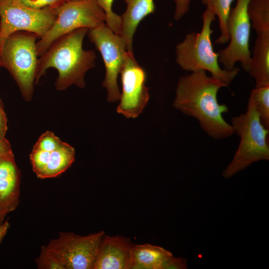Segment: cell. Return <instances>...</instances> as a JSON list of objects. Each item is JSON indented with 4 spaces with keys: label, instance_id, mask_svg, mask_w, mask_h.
I'll use <instances>...</instances> for the list:
<instances>
[{
    "label": "cell",
    "instance_id": "obj_1",
    "mask_svg": "<svg viewBox=\"0 0 269 269\" xmlns=\"http://www.w3.org/2000/svg\"><path fill=\"white\" fill-rule=\"evenodd\" d=\"M227 86L218 79L198 70L179 78L173 106L184 115L195 118L201 128L215 139L228 137L234 134L231 124L222 114L229 109L217 100L220 89Z\"/></svg>",
    "mask_w": 269,
    "mask_h": 269
},
{
    "label": "cell",
    "instance_id": "obj_2",
    "mask_svg": "<svg viewBox=\"0 0 269 269\" xmlns=\"http://www.w3.org/2000/svg\"><path fill=\"white\" fill-rule=\"evenodd\" d=\"M88 29L81 28L68 33L56 39L38 58L35 83L49 68L58 72L55 86L63 91L74 84L83 88L85 86L84 76L95 66L96 54L93 50L83 48V41Z\"/></svg>",
    "mask_w": 269,
    "mask_h": 269
},
{
    "label": "cell",
    "instance_id": "obj_3",
    "mask_svg": "<svg viewBox=\"0 0 269 269\" xmlns=\"http://www.w3.org/2000/svg\"><path fill=\"white\" fill-rule=\"evenodd\" d=\"M215 15L207 10L203 12L202 27L200 32L188 33L175 47L176 62L187 71L205 70L211 76L223 82L227 87L234 80L240 71L236 67L232 70L222 69L219 65L218 53L213 49L211 24L215 20Z\"/></svg>",
    "mask_w": 269,
    "mask_h": 269
},
{
    "label": "cell",
    "instance_id": "obj_4",
    "mask_svg": "<svg viewBox=\"0 0 269 269\" xmlns=\"http://www.w3.org/2000/svg\"><path fill=\"white\" fill-rule=\"evenodd\" d=\"M231 125L240 141L232 161L223 172L222 176L226 179L254 162L269 160V130L261 123L250 97L246 112L233 117Z\"/></svg>",
    "mask_w": 269,
    "mask_h": 269
},
{
    "label": "cell",
    "instance_id": "obj_5",
    "mask_svg": "<svg viewBox=\"0 0 269 269\" xmlns=\"http://www.w3.org/2000/svg\"><path fill=\"white\" fill-rule=\"evenodd\" d=\"M37 38L31 32H15L5 40L0 53L1 66L9 72L27 101L32 98L35 82Z\"/></svg>",
    "mask_w": 269,
    "mask_h": 269
},
{
    "label": "cell",
    "instance_id": "obj_6",
    "mask_svg": "<svg viewBox=\"0 0 269 269\" xmlns=\"http://www.w3.org/2000/svg\"><path fill=\"white\" fill-rule=\"evenodd\" d=\"M56 11L53 24L36 42L39 57L60 37L79 28L97 27L106 20V14L96 0H66L56 6Z\"/></svg>",
    "mask_w": 269,
    "mask_h": 269
},
{
    "label": "cell",
    "instance_id": "obj_7",
    "mask_svg": "<svg viewBox=\"0 0 269 269\" xmlns=\"http://www.w3.org/2000/svg\"><path fill=\"white\" fill-rule=\"evenodd\" d=\"M57 5L36 9L0 0V53L5 40L15 32H31L41 38L56 20Z\"/></svg>",
    "mask_w": 269,
    "mask_h": 269
},
{
    "label": "cell",
    "instance_id": "obj_8",
    "mask_svg": "<svg viewBox=\"0 0 269 269\" xmlns=\"http://www.w3.org/2000/svg\"><path fill=\"white\" fill-rule=\"evenodd\" d=\"M88 36L101 53L104 62L106 76L102 86L107 90L108 100L111 103L117 102L121 94L117 84L118 76L128 52L126 41L105 23L89 29Z\"/></svg>",
    "mask_w": 269,
    "mask_h": 269
},
{
    "label": "cell",
    "instance_id": "obj_9",
    "mask_svg": "<svg viewBox=\"0 0 269 269\" xmlns=\"http://www.w3.org/2000/svg\"><path fill=\"white\" fill-rule=\"evenodd\" d=\"M105 235L103 231L85 236L60 232L45 246L65 269H93Z\"/></svg>",
    "mask_w": 269,
    "mask_h": 269
},
{
    "label": "cell",
    "instance_id": "obj_10",
    "mask_svg": "<svg viewBox=\"0 0 269 269\" xmlns=\"http://www.w3.org/2000/svg\"><path fill=\"white\" fill-rule=\"evenodd\" d=\"M249 0H237L235 7L231 9L227 21L229 34L228 45L218 53V61L224 69L232 70L237 62L248 72L251 59L249 48L251 23L247 13Z\"/></svg>",
    "mask_w": 269,
    "mask_h": 269
},
{
    "label": "cell",
    "instance_id": "obj_11",
    "mask_svg": "<svg viewBox=\"0 0 269 269\" xmlns=\"http://www.w3.org/2000/svg\"><path fill=\"white\" fill-rule=\"evenodd\" d=\"M120 73L122 93L117 112L128 118H135L141 113L149 98L145 86L146 75L135 60L133 52L128 51Z\"/></svg>",
    "mask_w": 269,
    "mask_h": 269
},
{
    "label": "cell",
    "instance_id": "obj_12",
    "mask_svg": "<svg viewBox=\"0 0 269 269\" xmlns=\"http://www.w3.org/2000/svg\"><path fill=\"white\" fill-rule=\"evenodd\" d=\"M133 245L123 236L105 235L93 269H131Z\"/></svg>",
    "mask_w": 269,
    "mask_h": 269
},
{
    "label": "cell",
    "instance_id": "obj_13",
    "mask_svg": "<svg viewBox=\"0 0 269 269\" xmlns=\"http://www.w3.org/2000/svg\"><path fill=\"white\" fill-rule=\"evenodd\" d=\"M20 174L13 154L0 157V217L5 219L17 207Z\"/></svg>",
    "mask_w": 269,
    "mask_h": 269
},
{
    "label": "cell",
    "instance_id": "obj_14",
    "mask_svg": "<svg viewBox=\"0 0 269 269\" xmlns=\"http://www.w3.org/2000/svg\"><path fill=\"white\" fill-rule=\"evenodd\" d=\"M127 8L121 16L120 35L126 41L128 51L133 52L134 35L139 22L147 15L154 12L153 0H125Z\"/></svg>",
    "mask_w": 269,
    "mask_h": 269
},
{
    "label": "cell",
    "instance_id": "obj_15",
    "mask_svg": "<svg viewBox=\"0 0 269 269\" xmlns=\"http://www.w3.org/2000/svg\"><path fill=\"white\" fill-rule=\"evenodd\" d=\"M248 72L255 88L269 86V33L257 34Z\"/></svg>",
    "mask_w": 269,
    "mask_h": 269
},
{
    "label": "cell",
    "instance_id": "obj_16",
    "mask_svg": "<svg viewBox=\"0 0 269 269\" xmlns=\"http://www.w3.org/2000/svg\"><path fill=\"white\" fill-rule=\"evenodd\" d=\"M172 254L150 244H134L131 252V269H161Z\"/></svg>",
    "mask_w": 269,
    "mask_h": 269
},
{
    "label": "cell",
    "instance_id": "obj_17",
    "mask_svg": "<svg viewBox=\"0 0 269 269\" xmlns=\"http://www.w3.org/2000/svg\"><path fill=\"white\" fill-rule=\"evenodd\" d=\"M74 158V148L66 142L62 141L56 149L51 152L45 167L36 176L40 179L56 177L70 167Z\"/></svg>",
    "mask_w": 269,
    "mask_h": 269
},
{
    "label": "cell",
    "instance_id": "obj_18",
    "mask_svg": "<svg viewBox=\"0 0 269 269\" xmlns=\"http://www.w3.org/2000/svg\"><path fill=\"white\" fill-rule=\"evenodd\" d=\"M206 6V10L219 19L220 35L215 41V44H223L229 41V34L227 28V21L231 10V5L235 0H201Z\"/></svg>",
    "mask_w": 269,
    "mask_h": 269
},
{
    "label": "cell",
    "instance_id": "obj_19",
    "mask_svg": "<svg viewBox=\"0 0 269 269\" xmlns=\"http://www.w3.org/2000/svg\"><path fill=\"white\" fill-rule=\"evenodd\" d=\"M247 13L257 34L269 33V0H249Z\"/></svg>",
    "mask_w": 269,
    "mask_h": 269
},
{
    "label": "cell",
    "instance_id": "obj_20",
    "mask_svg": "<svg viewBox=\"0 0 269 269\" xmlns=\"http://www.w3.org/2000/svg\"><path fill=\"white\" fill-rule=\"evenodd\" d=\"M252 99L261 123L269 130V86L255 88L251 92Z\"/></svg>",
    "mask_w": 269,
    "mask_h": 269
},
{
    "label": "cell",
    "instance_id": "obj_21",
    "mask_svg": "<svg viewBox=\"0 0 269 269\" xmlns=\"http://www.w3.org/2000/svg\"><path fill=\"white\" fill-rule=\"evenodd\" d=\"M114 0H96L106 14V24L115 33L120 34L121 31V17L112 9Z\"/></svg>",
    "mask_w": 269,
    "mask_h": 269
},
{
    "label": "cell",
    "instance_id": "obj_22",
    "mask_svg": "<svg viewBox=\"0 0 269 269\" xmlns=\"http://www.w3.org/2000/svg\"><path fill=\"white\" fill-rule=\"evenodd\" d=\"M35 263L39 269H65L63 264L45 246L41 247Z\"/></svg>",
    "mask_w": 269,
    "mask_h": 269
},
{
    "label": "cell",
    "instance_id": "obj_23",
    "mask_svg": "<svg viewBox=\"0 0 269 269\" xmlns=\"http://www.w3.org/2000/svg\"><path fill=\"white\" fill-rule=\"evenodd\" d=\"M61 142L62 141L53 133L47 131L39 137L33 148L51 152L56 149Z\"/></svg>",
    "mask_w": 269,
    "mask_h": 269
},
{
    "label": "cell",
    "instance_id": "obj_24",
    "mask_svg": "<svg viewBox=\"0 0 269 269\" xmlns=\"http://www.w3.org/2000/svg\"><path fill=\"white\" fill-rule=\"evenodd\" d=\"M50 152L33 148L29 155L33 171L36 175L40 172L47 164Z\"/></svg>",
    "mask_w": 269,
    "mask_h": 269
},
{
    "label": "cell",
    "instance_id": "obj_25",
    "mask_svg": "<svg viewBox=\"0 0 269 269\" xmlns=\"http://www.w3.org/2000/svg\"><path fill=\"white\" fill-rule=\"evenodd\" d=\"M18 4L29 7L40 9L59 4L67 0H12Z\"/></svg>",
    "mask_w": 269,
    "mask_h": 269
},
{
    "label": "cell",
    "instance_id": "obj_26",
    "mask_svg": "<svg viewBox=\"0 0 269 269\" xmlns=\"http://www.w3.org/2000/svg\"><path fill=\"white\" fill-rule=\"evenodd\" d=\"M187 260L182 258H176L171 256L163 264L161 269H186Z\"/></svg>",
    "mask_w": 269,
    "mask_h": 269
},
{
    "label": "cell",
    "instance_id": "obj_27",
    "mask_svg": "<svg viewBox=\"0 0 269 269\" xmlns=\"http://www.w3.org/2000/svg\"><path fill=\"white\" fill-rule=\"evenodd\" d=\"M173 1L175 5L174 19L179 20L188 11L192 0H173Z\"/></svg>",
    "mask_w": 269,
    "mask_h": 269
},
{
    "label": "cell",
    "instance_id": "obj_28",
    "mask_svg": "<svg viewBox=\"0 0 269 269\" xmlns=\"http://www.w3.org/2000/svg\"><path fill=\"white\" fill-rule=\"evenodd\" d=\"M7 129V118L0 100V138H5Z\"/></svg>",
    "mask_w": 269,
    "mask_h": 269
},
{
    "label": "cell",
    "instance_id": "obj_29",
    "mask_svg": "<svg viewBox=\"0 0 269 269\" xmlns=\"http://www.w3.org/2000/svg\"><path fill=\"white\" fill-rule=\"evenodd\" d=\"M13 153L9 142L5 138H0V157Z\"/></svg>",
    "mask_w": 269,
    "mask_h": 269
},
{
    "label": "cell",
    "instance_id": "obj_30",
    "mask_svg": "<svg viewBox=\"0 0 269 269\" xmlns=\"http://www.w3.org/2000/svg\"><path fill=\"white\" fill-rule=\"evenodd\" d=\"M9 228L10 224L8 219L5 221H3V223L0 225V243L7 234Z\"/></svg>",
    "mask_w": 269,
    "mask_h": 269
},
{
    "label": "cell",
    "instance_id": "obj_31",
    "mask_svg": "<svg viewBox=\"0 0 269 269\" xmlns=\"http://www.w3.org/2000/svg\"><path fill=\"white\" fill-rule=\"evenodd\" d=\"M4 218H3L0 217V225L3 223V222L4 221Z\"/></svg>",
    "mask_w": 269,
    "mask_h": 269
},
{
    "label": "cell",
    "instance_id": "obj_32",
    "mask_svg": "<svg viewBox=\"0 0 269 269\" xmlns=\"http://www.w3.org/2000/svg\"><path fill=\"white\" fill-rule=\"evenodd\" d=\"M70 0V1H75V0Z\"/></svg>",
    "mask_w": 269,
    "mask_h": 269
},
{
    "label": "cell",
    "instance_id": "obj_33",
    "mask_svg": "<svg viewBox=\"0 0 269 269\" xmlns=\"http://www.w3.org/2000/svg\"><path fill=\"white\" fill-rule=\"evenodd\" d=\"M0 67H1L0 60Z\"/></svg>",
    "mask_w": 269,
    "mask_h": 269
}]
</instances>
